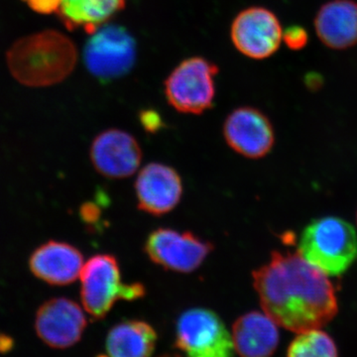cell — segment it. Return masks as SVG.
<instances>
[{"label": "cell", "mask_w": 357, "mask_h": 357, "mask_svg": "<svg viewBox=\"0 0 357 357\" xmlns=\"http://www.w3.org/2000/svg\"><path fill=\"white\" fill-rule=\"evenodd\" d=\"M252 278L263 312L290 332L323 328L337 314V298L328 275L299 252L274 251Z\"/></svg>", "instance_id": "cell-1"}, {"label": "cell", "mask_w": 357, "mask_h": 357, "mask_svg": "<svg viewBox=\"0 0 357 357\" xmlns=\"http://www.w3.org/2000/svg\"><path fill=\"white\" fill-rule=\"evenodd\" d=\"M76 46L57 31H45L16 42L7 55L9 69L21 84L46 86L60 83L77 64Z\"/></svg>", "instance_id": "cell-2"}, {"label": "cell", "mask_w": 357, "mask_h": 357, "mask_svg": "<svg viewBox=\"0 0 357 357\" xmlns=\"http://www.w3.org/2000/svg\"><path fill=\"white\" fill-rule=\"evenodd\" d=\"M298 252L328 276H340L357 258L356 229L340 218H318L303 231Z\"/></svg>", "instance_id": "cell-3"}, {"label": "cell", "mask_w": 357, "mask_h": 357, "mask_svg": "<svg viewBox=\"0 0 357 357\" xmlns=\"http://www.w3.org/2000/svg\"><path fill=\"white\" fill-rule=\"evenodd\" d=\"M81 299L93 318H105L119 300L140 299L146 294L140 283L124 284L114 256L98 255L84 263L81 276Z\"/></svg>", "instance_id": "cell-4"}, {"label": "cell", "mask_w": 357, "mask_h": 357, "mask_svg": "<svg viewBox=\"0 0 357 357\" xmlns=\"http://www.w3.org/2000/svg\"><path fill=\"white\" fill-rule=\"evenodd\" d=\"M218 74V66L206 59H185L164 83L169 105L181 114H204L213 107L215 102Z\"/></svg>", "instance_id": "cell-5"}, {"label": "cell", "mask_w": 357, "mask_h": 357, "mask_svg": "<svg viewBox=\"0 0 357 357\" xmlns=\"http://www.w3.org/2000/svg\"><path fill=\"white\" fill-rule=\"evenodd\" d=\"M84 49L86 69L96 79L105 82L119 79L135 65V39L122 26L103 24L91 33Z\"/></svg>", "instance_id": "cell-6"}, {"label": "cell", "mask_w": 357, "mask_h": 357, "mask_svg": "<svg viewBox=\"0 0 357 357\" xmlns=\"http://www.w3.org/2000/svg\"><path fill=\"white\" fill-rule=\"evenodd\" d=\"M176 347L194 357L234 356L231 335L218 314L208 309L188 310L176 326Z\"/></svg>", "instance_id": "cell-7"}, {"label": "cell", "mask_w": 357, "mask_h": 357, "mask_svg": "<svg viewBox=\"0 0 357 357\" xmlns=\"http://www.w3.org/2000/svg\"><path fill=\"white\" fill-rule=\"evenodd\" d=\"M213 249V243L192 232L171 229L154 230L144 244L150 260L164 269L178 273H191L198 269Z\"/></svg>", "instance_id": "cell-8"}, {"label": "cell", "mask_w": 357, "mask_h": 357, "mask_svg": "<svg viewBox=\"0 0 357 357\" xmlns=\"http://www.w3.org/2000/svg\"><path fill=\"white\" fill-rule=\"evenodd\" d=\"M230 38L245 57L264 60L280 48L283 30L276 14L261 6L241 11L231 23Z\"/></svg>", "instance_id": "cell-9"}, {"label": "cell", "mask_w": 357, "mask_h": 357, "mask_svg": "<svg viewBox=\"0 0 357 357\" xmlns=\"http://www.w3.org/2000/svg\"><path fill=\"white\" fill-rule=\"evenodd\" d=\"M223 137L234 151L249 159L263 158L275 144L273 124L264 112L252 107H237L227 115Z\"/></svg>", "instance_id": "cell-10"}, {"label": "cell", "mask_w": 357, "mask_h": 357, "mask_svg": "<svg viewBox=\"0 0 357 357\" xmlns=\"http://www.w3.org/2000/svg\"><path fill=\"white\" fill-rule=\"evenodd\" d=\"M86 328L83 310L68 298L46 301L35 317L37 335L52 349H66L77 344Z\"/></svg>", "instance_id": "cell-11"}, {"label": "cell", "mask_w": 357, "mask_h": 357, "mask_svg": "<svg viewBox=\"0 0 357 357\" xmlns=\"http://www.w3.org/2000/svg\"><path fill=\"white\" fill-rule=\"evenodd\" d=\"M89 156L96 170L103 177L123 178L130 177L139 168L142 150L130 133L112 128L96 136Z\"/></svg>", "instance_id": "cell-12"}, {"label": "cell", "mask_w": 357, "mask_h": 357, "mask_svg": "<svg viewBox=\"0 0 357 357\" xmlns=\"http://www.w3.org/2000/svg\"><path fill=\"white\" fill-rule=\"evenodd\" d=\"M138 208L149 215H166L180 203L182 178L175 169L161 163H150L138 174L135 182Z\"/></svg>", "instance_id": "cell-13"}, {"label": "cell", "mask_w": 357, "mask_h": 357, "mask_svg": "<svg viewBox=\"0 0 357 357\" xmlns=\"http://www.w3.org/2000/svg\"><path fill=\"white\" fill-rule=\"evenodd\" d=\"M84 256L74 245L50 241L33 251L29 267L40 280L53 286L74 283L81 276Z\"/></svg>", "instance_id": "cell-14"}, {"label": "cell", "mask_w": 357, "mask_h": 357, "mask_svg": "<svg viewBox=\"0 0 357 357\" xmlns=\"http://www.w3.org/2000/svg\"><path fill=\"white\" fill-rule=\"evenodd\" d=\"M321 43L333 50H345L357 44V2L331 0L319 7L314 21Z\"/></svg>", "instance_id": "cell-15"}, {"label": "cell", "mask_w": 357, "mask_h": 357, "mask_svg": "<svg viewBox=\"0 0 357 357\" xmlns=\"http://www.w3.org/2000/svg\"><path fill=\"white\" fill-rule=\"evenodd\" d=\"M234 351L245 357L272 356L278 347L277 324L266 312H249L239 317L232 326Z\"/></svg>", "instance_id": "cell-16"}, {"label": "cell", "mask_w": 357, "mask_h": 357, "mask_svg": "<svg viewBox=\"0 0 357 357\" xmlns=\"http://www.w3.org/2000/svg\"><path fill=\"white\" fill-rule=\"evenodd\" d=\"M157 333L144 321L128 319L110 328L105 340V351L114 357H146L155 351Z\"/></svg>", "instance_id": "cell-17"}, {"label": "cell", "mask_w": 357, "mask_h": 357, "mask_svg": "<svg viewBox=\"0 0 357 357\" xmlns=\"http://www.w3.org/2000/svg\"><path fill=\"white\" fill-rule=\"evenodd\" d=\"M126 0H62L60 14L70 29L93 33L124 8Z\"/></svg>", "instance_id": "cell-18"}, {"label": "cell", "mask_w": 357, "mask_h": 357, "mask_svg": "<svg viewBox=\"0 0 357 357\" xmlns=\"http://www.w3.org/2000/svg\"><path fill=\"white\" fill-rule=\"evenodd\" d=\"M291 357L337 356L338 349L335 340L321 328H311L298 333L288 347Z\"/></svg>", "instance_id": "cell-19"}, {"label": "cell", "mask_w": 357, "mask_h": 357, "mask_svg": "<svg viewBox=\"0 0 357 357\" xmlns=\"http://www.w3.org/2000/svg\"><path fill=\"white\" fill-rule=\"evenodd\" d=\"M283 40L290 50L300 51L307 46L309 34L302 26L293 25L283 32Z\"/></svg>", "instance_id": "cell-20"}, {"label": "cell", "mask_w": 357, "mask_h": 357, "mask_svg": "<svg viewBox=\"0 0 357 357\" xmlns=\"http://www.w3.org/2000/svg\"><path fill=\"white\" fill-rule=\"evenodd\" d=\"M35 10L42 13H50L60 8L62 0H26Z\"/></svg>", "instance_id": "cell-21"}, {"label": "cell", "mask_w": 357, "mask_h": 357, "mask_svg": "<svg viewBox=\"0 0 357 357\" xmlns=\"http://www.w3.org/2000/svg\"><path fill=\"white\" fill-rule=\"evenodd\" d=\"M141 122L144 128L149 132H155L158 130L160 126H161V121H160L159 115L155 114V112H143L140 117Z\"/></svg>", "instance_id": "cell-22"}, {"label": "cell", "mask_w": 357, "mask_h": 357, "mask_svg": "<svg viewBox=\"0 0 357 357\" xmlns=\"http://www.w3.org/2000/svg\"><path fill=\"white\" fill-rule=\"evenodd\" d=\"M79 213H81L82 220L86 223L96 222V220H98V218H100V210H98V206H96L95 204L91 203H86L83 204L81 210H79Z\"/></svg>", "instance_id": "cell-23"}, {"label": "cell", "mask_w": 357, "mask_h": 357, "mask_svg": "<svg viewBox=\"0 0 357 357\" xmlns=\"http://www.w3.org/2000/svg\"><path fill=\"white\" fill-rule=\"evenodd\" d=\"M13 338L6 333H0V354H7V352L13 351Z\"/></svg>", "instance_id": "cell-24"}, {"label": "cell", "mask_w": 357, "mask_h": 357, "mask_svg": "<svg viewBox=\"0 0 357 357\" xmlns=\"http://www.w3.org/2000/svg\"><path fill=\"white\" fill-rule=\"evenodd\" d=\"M356 222H357V213H356Z\"/></svg>", "instance_id": "cell-25"}]
</instances>
